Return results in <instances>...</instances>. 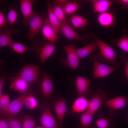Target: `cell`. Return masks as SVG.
Masks as SVG:
<instances>
[{
  "mask_svg": "<svg viewBox=\"0 0 128 128\" xmlns=\"http://www.w3.org/2000/svg\"><path fill=\"white\" fill-rule=\"evenodd\" d=\"M54 108L56 115L60 128H62L64 119L66 112H68L65 98L60 97L55 103Z\"/></svg>",
  "mask_w": 128,
  "mask_h": 128,
  "instance_id": "5bb4252c",
  "label": "cell"
},
{
  "mask_svg": "<svg viewBox=\"0 0 128 128\" xmlns=\"http://www.w3.org/2000/svg\"><path fill=\"white\" fill-rule=\"evenodd\" d=\"M114 2L116 4H121V8L123 10H128V0H115Z\"/></svg>",
  "mask_w": 128,
  "mask_h": 128,
  "instance_id": "74e56055",
  "label": "cell"
},
{
  "mask_svg": "<svg viewBox=\"0 0 128 128\" xmlns=\"http://www.w3.org/2000/svg\"><path fill=\"white\" fill-rule=\"evenodd\" d=\"M9 47L16 52L21 54H23L29 49V46L25 45L18 42L13 41Z\"/></svg>",
  "mask_w": 128,
  "mask_h": 128,
  "instance_id": "d6a6232c",
  "label": "cell"
},
{
  "mask_svg": "<svg viewBox=\"0 0 128 128\" xmlns=\"http://www.w3.org/2000/svg\"><path fill=\"white\" fill-rule=\"evenodd\" d=\"M34 128H44L43 127L41 126H38L36 127H35Z\"/></svg>",
  "mask_w": 128,
  "mask_h": 128,
  "instance_id": "b9f144b4",
  "label": "cell"
},
{
  "mask_svg": "<svg viewBox=\"0 0 128 128\" xmlns=\"http://www.w3.org/2000/svg\"><path fill=\"white\" fill-rule=\"evenodd\" d=\"M41 29L45 40L55 43L59 39L57 33L50 24L48 18L45 19Z\"/></svg>",
  "mask_w": 128,
  "mask_h": 128,
  "instance_id": "e0dca14e",
  "label": "cell"
},
{
  "mask_svg": "<svg viewBox=\"0 0 128 128\" xmlns=\"http://www.w3.org/2000/svg\"><path fill=\"white\" fill-rule=\"evenodd\" d=\"M122 36L117 39H112L111 45L113 46L118 47L128 53V29L122 31Z\"/></svg>",
  "mask_w": 128,
  "mask_h": 128,
  "instance_id": "cb8c5ba5",
  "label": "cell"
},
{
  "mask_svg": "<svg viewBox=\"0 0 128 128\" xmlns=\"http://www.w3.org/2000/svg\"><path fill=\"white\" fill-rule=\"evenodd\" d=\"M11 83L10 86L11 89H13L22 94L29 92V83L19 76L10 77L8 79Z\"/></svg>",
  "mask_w": 128,
  "mask_h": 128,
  "instance_id": "9a60e30c",
  "label": "cell"
},
{
  "mask_svg": "<svg viewBox=\"0 0 128 128\" xmlns=\"http://www.w3.org/2000/svg\"><path fill=\"white\" fill-rule=\"evenodd\" d=\"M107 94L102 89H97L95 93L89 99V105L86 111L93 115L106 101Z\"/></svg>",
  "mask_w": 128,
  "mask_h": 128,
  "instance_id": "ba28073f",
  "label": "cell"
},
{
  "mask_svg": "<svg viewBox=\"0 0 128 128\" xmlns=\"http://www.w3.org/2000/svg\"><path fill=\"white\" fill-rule=\"evenodd\" d=\"M39 121L41 126L44 128H60L48 104L44 105Z\"/></svg>",
  "mask_w": 128,
  "mask_h": 128,
  "instance_id": "9c48e42d",
  "label": "cell"
},
{
  "mask_svg": "<svg viewBox=\"0 0 128 128\" xmlns=\"http://www.w3.org/2000/svg\"><path fill=\"white\" fill-rule=\"evenodd\" d=\"M115 0H91L89 1L92 4L93 12L95 13H102L109 10Z\"/></svg>",
  "mask_w": 128,
  "mask_h": 128,
  "instance_id": "ffe728a7",
  "label": "cell"
},
{
  "mask_svg": "<svg viewBox=\"0 0 128 128\" xmlns=\"http://www.w3.org/2000/svg\"><path fill=\"white\" fill-rule=\"evenodd\" d=\"M89 101V99L85 96H78L74 101L68 112L75 114L83 113L87 110Z\"/></svg>",
  "mask_w": 128,
  "mask_h": 128,
  "instance_id": "2e32d148",
  "label": "cell"
},
{
  "mask_svg": "<svg viewBox=\"0 0 128 128\" xmlns=\"http://www.w3.org/2000/svg\"><path fill=\"white\" fill-rule=\"evenodd\" d=\"M41 93L45 98H49L54 91L52 77L47 72L44 71L41 79Z\"/></svg>",
  "mask_w": 128,
  "mask_h": 128,
  "instance_id": "4fadbf2b",
  "label": "cell"
},
{
  "mask_svg": "<svg viewBox=\"0 0 128 128\" xmlns=\"http://www.w3.org/2000/svg\"><path fill=\"white\" fill-rule=\"evenodd\" d=\"M62 33L69 41L76 40L80 41L83 43L88 42L89 37L84 34L81 35L76 32L68 24V23L61 24Z\"/></svg>",
  "mask_w": 128,
  "mask_h": 128,
  "instance_id": "30bf717a",
  "label": "cell"
},
{
  "mask_svg": "<svg viewBox=\"0 0 128 128\" xmlns=\"http://www.w3.org/2000/svg\"><path fill=\"white\" fill-rule=\"evenodd\" d=\"M10 100L7 94H3L0 96V114L5 113L10 103Z\"/></svg>",
  "mask_w": 128,
  "mask_h": 128,
  "instance_id": "1f68e13d",
  "label": "cell"
},
{
  "mask_svg": "<svg viewBox=\"0 0 128 128\" xmlns=\"http://www.w3.org/2000/svg\"><path fill=\"white\" fill-rule=\"evenodd\" d=\"M47 16L43 11L39 13L34 12L31 15L29 20V29L27 34V39L30 41L34 40L35 37L39 35Z\"/></svg>",
  "mask_w": 128,
  "mask_h": 128,
  "instance_id": "3957f363",
  "label": "cell"
},
{
  "mask_svg": "<svg viewBox=\"0 0 128 128\" xmlns=\"http://www.w3.org/2000/svg\"><path fill=\"white\" fill-rule=\"evenodd\" d=\"M5 9H1L0 11V28L8 23L6 20V17L5 14Z\"/></svg>",
  "mask_w": 128,
  "mask_h": 128,
  "instance_id": "8d00e7d4",
  "label": "cell"
},
{
  "mask_svg": "<svg viewBox=\"0 0 128 128\" xmlns=\"http://www.w3.org/2000/svg\"><path fill=\"white\" fill-rule=\"evenodd\" d=\"M6 79V77L5 76H2L0 78V96L2 94L3 88Z\"/></svg>",
  "mask_w": 128,
  "mask_h": 128,
  "instance_id": "ab89813d",
  "label": "cell"
},
{
  "mask_svg": "<svg viewBox=\"0 0 128 128\" xmlns=\"http://www.w3.org/2000/svg\"><path fill=\"white\" fill-rule=\"evenodd\" d=\"M96 41L100 52L97 57L101 62L112 64L118 69L120 64L116 56L114 50L110 46L101 40L94 33H91Z\"/></svg>",
  "mask_w": 128,
  "mask_h": 128,
  "instance_id": "7a4b0ae2",
  "label": "cell"
},
{
  "mask_svg": "<svg viewBox=\"0 0 128 128\" xmlns=\"http://www.w3.org/2000/svg\"><path fill=\"white\" fill-rule=\"evenodd\" d=\"M93 115L86 111L80 114L79 128H94L91 124Z\"/></svg>",
  "mask_w": 128,
  "mask_h": 128,
  "instance_id": "f1b7e54d",
  "label": "cell"
},
{
  "mask_svg": "<svg viewBox=\"0 0 128 128\" xmlns=\"http://www.w3.org/2000/svg\"><path fill=\"white\" fill-rule=\"evenodd\" d=\"M127 98L123 96L115 97L106 101L103 104L113 111L125 107L126 105Z\"/></svg>",
  "mask_w": 128,
  "mask_h": 128,
  "instance_id": "7402d4cb",
  "label": "cell"
},
{
  "mask_svg": "<svg viewBox=\"0 0 128 128\" xmlns=\"http://www.w3.org/2000/svg\"><path fill=\"white\" fill-rule=\"evenodd\" d=\"M80 6L76 1H68L63 7L66 14L72 15L76 12L79 11Z\"/></svg>",
  "mask_w": 128,
  "mask_h": 128,
  "instance_id": "f546056e",
  "label": "cell"
},
{
  "mask_svg": "<svg viewBox=\"0 0 128 128\" xmlns=\"http://www.w3.org/2000/svg\"><path fill=\"white\" fill-rule=\"evenodd\" d=\"M92 80L77 76L75 81L77 94L78 96H84L88 94V88Z\"/></svg>",
  "mask_w": 128,
  "mask_h": 128,
  "instance_id": "ac0fdd59",
  "label": "cell"
},
{
  "mask_svg": "<svg viewBox=\"0 0 128 128\" xmlns=\"http://www.w3.org/2000/svg\"><path fill=\"white\" fill-rule=\"evenodd\" d=\"M1 119L5 120L8 123L10 128H22V119L16 118L11 116L5 113L0 114Z\"/></svg>",
  "mask_w": 128,
  "mask_h": 128,
  "instance_id": "4316f807",
  "label": "cell"
},
{
  "mask_svg": "<svg viewBox=\"0 0 128 128\" xmlns=\"http://www.w3.org/2000/svg\"><path fill=\"white\" fill-rule=\"evenodd\" d=\"M55 45V43L47 40L36 39L32 41L31 45L29 46L28 51L35 52L37 58L40 59L41 63L44 64L54 52L56 48Z\"/></svg>",
  "mask_w": 128,
  "mask_h": 128,
  "instance_id": "6da1fadb",
  "label": "cell"
},
{
  "mask_svg": "<svg viewBox=\"0 0 128 128\" xmlns=\"http://www.w3.org/2000/svg\"><path fill=\"white\" fill-rule=\"evenodd\" d=\"M36 1L34 0H20L21 10L23 18L22 21V25L25 26L29 25L30 17L34 12L32 9L34 3Z\"/></svg>",
  "mask_w": 128,
  "mask_h": 128,
  "instance_id": "8fae6325",
  "label": "cell"
},
{
  "mask_svg": "<svg viewBox=\"0 0 128 128\" xmlns=\"http://www.w3.org/2000/svg\"><path fill=\"white\" fill-rule=\"evenodd\" d=\"M48 8V19L50 23L57 33H62L61 24L54 13L53 5L50 1L47 2Z\"/></svg>",
  "mask_w": 128,
  "mask_h": 128,
  "instance_id": "603a6c76",
  "label": "cell"
},
{
  "mask_svg": "<svg viewBox=\"0 0 128 128\" xmlns=\"http://www.w3.org/2000/svg\"><path fill=\"white\" fill-rule=\"evenodd\" d=\"M127 122H128V115Z\"/></svg>",
  "mask_w": 128,
  "mask_h": 128,
  "instance_id": "7bdbcfd3",
  "label": "cell"
},
{
  "mask_svg": "<svg viewBox=\"0 0 128 128\" xmlns=\"http://www.w3.org/2000/svg\"><path fill=\"white\" fill-rule=\"evenodd\" d=\"M28 93L29 92L22 94L11 102L5 113L13 117L18 114L24 105L26 98Z\"/></svg>",
  "mask_w": 128,
  "mask_h": 128,
  "instance_id": "7c38bea8",
  "label": "cell"
},
{
  "mask_svg": "<svg viewBox=\"0 0 128 128\" xmlns=\"http://www.w3.org/2000/svg\"><path fill=\"white\" fill-rule=\"evenodd\" d=\"M90 37L91 40L90 43L77 49L78 55L80 59L85 57L91 53L97 51L98 48V45L96 39L91 33Z\"/></svg>",
  "mask_w": 128,
  "mask_h": 128,
  "instance_id": "d6986e66",
  "label": "cell"
},
{
  "mask_svg": "<svg viewBox=\"0 0 128 128\" xmlns=\"http://www.w3.org/2000/svg\"><path fill=\"white\" fill-rule=\"evenodd\" d=\"M0 128H10L7 122L4 119L1 118L0 119Z\"/></svg>",
  "mask_w": 128,
  "mask_h": 128,
  "instance_id": "60d3db41",
  "label": "cell"
},
{
  "mask_svg": "<svg viewBox=\"0 0 128 128\" xmlns=\"http://www.w3.org/2000/svg\"><path fill=\"white\" fill-rule=\"evenodd\" d=\"M18 8V5L15 3H11L9 6V9L6 18L9 23L13 25L18 22L17 20L18 14L17 10Z\"/></svg>",
  "mask_w": 128,
  "mask_h": 128,
  "instance_id": "83f0119b",
  "label": "cell"
},
{
  "mask_svg": "<svg viewBox=\"0 0 128 128\" xmlns=\"http://www.w3.org/2000/svg\"><path fill=\"white\" fill-rule=\"evenodd\" d=\"M40 70L38 65L27 64L17 74L28 83H36L39 81Z\"/></svg>",
  "mask_w": 128,
  "mask_h": 128,
  "instance_id": "5b68a950",
  "label": "cell"
},
{
  "mask_svg": "<svg viewBox=\"0 0 128 128\" xmlns=\"http://www.w3.org/2000/svg\"><path fill=\"white\" fill-rule=\"evenodd\" d=\"M89 59L93 63V75L91 78L92 80L105 77L115 70L117 69L114 66H109L101 63L96 55H92Z\"/></svg>",
  "mask_w": 128,
  "mask_h": 128,
  "instance_id": "277c9868",
  "label": "cell"
},
{
  "mask_svg": "<svg viewBox=\"0 0 128 128\" xmlns=\"http://www.w3.org/2000/svg\"><path fill=\"white\" fill-rule=\"evenodd\" d=\"M68 1L66 0H56L53 2L54 5H56L61 6L63 7Z\"/></svg>",
  "mask_w": 128,
  "mask_h": 128,
  "instance_id": "f35d334b",
  "label": "cell"
},
{
  "mask_svg": "<svg viewBox=\"0 0 128 128\" xmlns=\"http://www.w3.org/2000/svg\"><path fill=\"white\" fill-rule=\"evenodd\" d=\"M38 104L37 100L35 97L28 93L26 98L24 104L26 108L33 110L37 107Z\"/></svg>",
  "mask_w": 128,
  "mask_h": 128,
  "instance_id": "836d02e7",
  "label": "cell"
},
{
  "mask_svg": "<svg viewBox=\"0 0 128 128\" xmlns=\"http://www.w3.org/2000/svg\"><path fill=\"white\" fill-rule=\"evenodd\" d=\"M94 122L97 128H113L115 127L112 119L103 114L100 115Z\"/></svg>",
  "mask_w": 128,
  "mask_h": 128,
  "instance_id": "d4e9b609",
  "label": "cell"
},
{
  "mask_svg": "<svg viewBox=\"0 0 128 128\" xmlns=\"http://www.w3.org/2000/svg\"><path fill=\"white\" fill-rule=\"evenodd\" d=\"M64 49L67 57L65 59L62 58L61 59L60 64L74 69H76L79 65L80 59L75 45L72 43L66 45L64 47Z\"/></svg>",
  "mask_w": 128,
  "mask_h": 128,
  "instance_id": "8992f818",
  "label": "cell"
},
{
  "mask_svg": "<svg viewBox=\"0 0 128 128\" xmlns=\"http://www.w3.org/2000/svg\"><path fill=\"white\" fill-rule=\"evenodd\" d=\"M22 128H34L36 123V119L31 116L26 115L22 117Z\"/></svg>",
  "mask_w": 128,
  "mask_h": 128,
  "instance_id": "e575fe53",
  "label": "cell"
},
{
  "mask_svg": "<svg viewBox=\"0 0 128 128\" xmlns=\"http://www.w3.org/2000/svg\"><path fill=\"white\" fill-rule=\"evenodd\" d=\"M97 20L100 25L106 27H111L115 23V16L114 13L111 11H106L100 14Z\"/></svg>",
  "mask_w": 128,
  "mask_h": 128,
  "instance_id": "44dd1931",
  "label": "cell"
},
{
  "mask_svg": "<svg viewBox=\"0 0 128 128\" xmlns=\"http://www.w3.org/2000/svg\"><path fill=\"white\" fill-rule=\"evenodd\" d=\"M19 30L15 28L13 25L8 23L0 28V47L9 46L14 41L12 38L13 34L18 35Z\"/></svg>",
  "mask_w": 128,
  "mask_h": 128,
  "instance_id": "52a82bcc",
  "label": "cell"
},
{
  "mask_svg": "<svg viewBox=\"0 0 128 128\" xmlns=\"http://www.w3.org/2000/svg\"><path fill=\"white\" fill-rule=\"evenodd\" d=\"M128 56L126 54H123L120 56V58L122 60L125 65V73L128 82Z\"/></svg>",
  "mask_w": 128,
  "mask_h": 128,
  "instance_id": "d590c367",
  "label": "cell"
},
{
  "mask_svg": "<svg viewBox=\"0 0 128 128\" xmlns=\"http://www.w3.org/2000/svg\"><path fill=\"white\" fill-rule=\"evenodd\" d=\"M54 12L61 23H68L66 14L64 10L63 7L56 5L53 6Z\"/></svg>",
  "mask_w": 128,
  "mask_h": 128,
  "instance_id": "4dcf8cb0",
  "label": "cell"
},
{
  "mask_svg": "<svg viewBox=\"0 0 128 128\" xmlns=\"http://www.w3.org/2000/svg\"><path fill=\"white\" fill-rule=\"evenodd\" d=\"M68 23H70L74 27L76 28H83L86 25L87 23V19L82 16L76 15L73 14L67 18Z\"/></svg>",
  "mask_w": 128,
  "mask_h": 128,
  "instance_id": "484cf974",
  "label": "cell"
}]
</instances>
